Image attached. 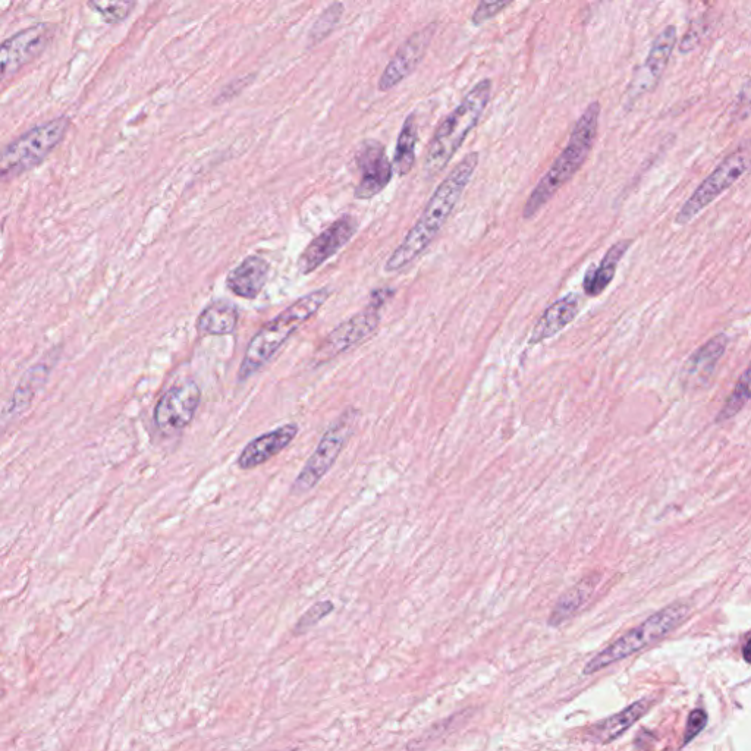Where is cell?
Segmentation results:
<instances>
[{"mask_svg":"<svg viewBox=\"0 0 751 751\" xmlns=\"http://www.w3.org/2000/svg\"><path fill=\"white\" fill-rule=\"evenodd\" d=\"M394 295L395 289H376V291H373L372 295H370L369 306L375 307V309L380 310L383 306H385L386 303H388L389 300H391L392 297H394Z\"/></svg>","mask_w":751,"mask_h":751,"instance_id":"32","label":"cell"},{"mask_svg":"<svg viewBox=\"0 0 751 751\" xmlns=\"http://www.w3.org/2000/svg\"><path fill=\"white\" fill-rule=\"evenodd\" d=\"M509 5H511L509 2H480L477 5L476 11L471 15V23L479 27V25L487 23L492 18L498 17Z\"/></svg>","mask_w":751,"mask_h":751,"instance_id":"30","label":"cell"},{"mask_svg":"<svg viewBox=\"0 0 751 751\" xmlns=\"http://www.w3.org/2000/svg\"><path fill=\"white\" fill-rule=\"evenodd\" d=\"M596 581L584 580L580 584L571 589L570 592L565 593L556 605L555 611L552 612L549 624L559 625L562 622L567 621L577 614L578 609L589 600L593 590H595Z\"/></svg>","mask_w":751,"mask_h":751,"instance_id":"25","label":"cell"},{"mask_svg":"<svg viewBox=\"0 0 751 751\" xmlns=\"http://www.w3.org/2000/svg\"><path fill=\"white\" fill-rule=\"evenodd\" d=\"M355 420H357V411L350 408L335 423L331 424V427L326 430L325 435L320 439L316 451L311 454L307 463L304 464L303 470L292 483L291 495H306L307 492L319 485L320 480L329 473V470L338 461L348 439L353 435Z\"/></svg>","mask_w":751,"mask_h":751,"instance_id":"7","label":"cell"},{"mask_svg":"<svg viewBox=\"0 0 751 751\" xmlns=\"http://www.w3.org/2000/svg\"><path fill=\"white\" fill-rule=\"evenodd\" d=\"M688 614H690V606L685 603L666 606L662 611L656 612L633 630L619 637L614 643L609 644L605 650L597 653L595 658L584 666V675L595 674L612 663L627 659L628 656L636 655L641 650L659 643L672 631L677 630Z\"/></svg>","mask_w":751,"mask_h":751,"instance_id":"5","label":"cell"},{"mask_svg":"<svg viewBox=\"0 0 751 751\" xmlns=\"http://www.w3.org/2000/svg\"><path fill=\"white\" fill-rule=\"evenodd\" d=\"M380 310L375 307L367 306L360 313L354 314L350 319L336 326L335 329L317 348L313 355V361L316 366L328 363L333 358L353 350L358 345L366 342L373 333L377 331L380 325Z\"/></svg>","mask_w":751,"mask_h":751,"instance_id":"10","label":"cell"},{"mask_svg":"<svg viewBox=\"0 0 751 751\" xmlns=\"http://www.w3.org/2000/svg\"><path fill=\"white\" fill-rule=\"evenodd\" d=\"M358 171L361 178L355 188V197L358 200H370L382 193L392 177L394 168L385 153V147L377 141H366L361 144L355 155Z\"/></svg>","mask_w":751,"mask_h":751,"instance_id":"13","label":"cell"},{"mask_svg":"<svg viewBox=\"0 0 751 751\" xmlns=\"http://www.w3.org/2000/svg\"><path fill=\"white\" fill-rule=\"evenodd\" d=\"M55 28L46 23L31 25L0 43V83L39 58L49 46Z\"/></svg>","mask_w":751,"mask_h":751,"instance_id":"11","label":"cell"},{"mask_svg":"<svg viewBox=\"0 0 751 751\" xmlns=\"http://www.w3.org/2000/svg\"><path fill=\"white\" fill-rule=\"evenodd\" d=\"M240 311L229 301H213L201 311L196 329L200 336L231 335L237 329Z\"/></svg>","mask_w":751,"mask_h":751,"instance_id":"23","label":"cell"},{"mask_svg":"<svg viewBox=\"0 0 751 751\" xmlns=\"http://www.w3.org/2000/svg\"><path fill=\"white\" fill-rule=\"evenodd\" d=\"M67 116L31 128L0 150V182L20 177L39 166L68 133Z\"/></svg>","mask_w":751,"mask_h":751,"instance_id":"6","label":"cell"},{"mask_svg":"<svg viewBox=\"0 0 751 751\" xmlns=\"http://www.w3.org/2000/svg\"><path fill=\"white\" fill-rule=\"evenodd\" d=\"M728 338L724 333L713 336L705 345L694 351L688 358L683 369V380L685 385L691 388L703 386L709 382L710 376L715 372L719 360L727 350Z\"/></svg>","mask_w":751,"mask_h":751,"instance_id":"18","label":"cell"},{"mask_svg":"<svg viewBox=\"0 0 751 751\" xmlns=\"http://www.w3.org/2000/svg\"><path fill=\"white\" fill-rule=\"evenodd\" d=\"M747 171H749L747 153L737 150L732 155L725 157L719 163L718 168L696 188L690 199L685 201L684 206L677 213L675 223L684 226L693 221L706 207H709L713 201L721 197L725 191H728Z\"/></svg>","mask_w":751,"mask_h":751,"instance_id":"8","label":"cell"},{"mask_svg":"<svg viewBox=\"0 0 751 751\" xmlns=\"http://www.w3.org/2000/svg\"><path fill=\"white\" fill-rule=\"evenodd\" d=\"M270 266L260 256H248L244 262L232 269L226 278V287L232 294L244 300H254L265 288Z\"/></svg>","mask_w":751,"mask_h":751,"instance_id":"19","label":"cell"},{"mask_svg":"<svg viewBox=\"0 0 751 751\" xmlns=\"http://www.w3.org/2000/svg\"><path fill=\"white\" fill-rule=\"evenodd\" d=\"M599 118V102H593L592 105L587 106L586 111L581 113L568 138L567 146L562 150L561 155L556 157L545 177L540 179L539 184L531 191L523 210V218L526 221L536 218L540 210L580 171L595 144L597 131H599Z\"/></svg>","mask_w":751,"mask_h":751,"instance_id":"2","label":"cell"},{"mask_svg":"<svg viewBox=\"0 0 751 751\" xmlns=\"http://www.w3.org/2000/svg\"><path fill=\"white\" fill-rule=\"evenodd\" d=\"M578 313V298L575 294H568L567 297L559 298L558 301L549 306L537 320L531 333L530 345L540 344L546 339L552 338L556 333L567 328L575 319Z\"/></svg>","mask_w":751,"mask_h":751,"instance_id":"20","label":"cell"},{"mask_svg":"<svg viewBox=\"0 0 751 751\" xmlns=\"http://www.w3.org/2000/svg\"><path fill=\"white\" fill-rule=\"evenodd\" d=\"M749 377L750 370H744L743 376H741L740 380H738L737 386H735L734 391H732L731 397L727 399V402H725L724 408H722L721 413H719L718 417H716V421H718V423L732 419L735 414H738L741 410H743L744 405L747 404V401H749L750 398Z\"/></svg>","mask_w":751,"mask_h":751,"instance_id":"26","label":"cell"},{"mask_svg":"<svg viewBox=\"0 0 751 751\" xmlns=\"http://www.w3.org/2000/svg\"><path fill=\"white\" fill-rule=\"evenodd\" d=\"M200 401L201 389L194 380H184L166 389L153 411L157 430L165 436L181 433L196 417Z\"/></svg>","mask_w":751,"mask_h":751,"instance_id":"9","label":"cell"},{"mask_svg":"<svg viewBox=\"0 0 751 751\" xmlns=\"http://www.w3.org/2000/svg\"><path fill=\"white\" fill-rule=\"evenodd\" d=\"M417 141H419V128H417L416 116L410 115L402 124L397 149H395L394 165H392L399 177H405L413 171L414 163H416Z\"/></svg>","mask_w":751,"mask_h":751,"instance_id":"24","label":"cell"},{"mask_svg":"<svg viewBox=\"0 0 751 751\" xmlns=\"http://www.w3.org/2000/svg\"><path fill=\"white\" fill-rule=\"evenodd\" d=\"M677 39V27L668 25L653 40L646 62H644L643 67L637 69L636 75L631 81L630 90H628V97H630L631 102H636L644 93L655 89L663 72L668 67L669 59H671L672 52L677 46Z\"/></svg>","mask_w":751,"mask_h":751,"instance_id":"15","label":"cell"},{"mask_svg":"<svg viewBox=\"0 0 751 751\" xmlns=\"http://www.w3.org/2000/svg\"><path fill=\"white\" fill-rule=\"evenodd\" d=\"M53 364L42 363L36 364L27 370V373L18 383L17 389H15L14 395H12L11 401L6 405L3 410L2 416H0V427L8 426L11 421L18 419L21 414L25 413L28 408L31 407V402L36 398L37 392L46 385L49 380L50 373H52Z\"/></svg>","mask_w":751,"mask_h":751,"instance_id":"17","label":"cell"},{"mask_svg":"<svg viewBox=\"0 0 751 751\" xmlns=\"http://www.w3.org/2000/svg\"><path fill=\"white\" fill-rule=\"evenodd\" d=\"M298 432H300V427L295 423H289L263 433L259 438L253 439L244 446L238 457V467L241 470H253L266 464L291 445L292 441L297 438Z\"/></svg>","mask_w":751,"mask_h":751,"instance_id":"16","label":"cell"},{"mask_svg":"<svg viewBox=\"0 0 751 751\" xmlns=\"http://www.w3.org/2000/svg\"><path fill=\"white\" fill-rule=\"evenodd\" d=\"M329 297H331V291L328 288L317 289L304 295L300 300L292 303L288 309L281 311L275 319L266 323L248 342L240 370H238V382H247L251 376L266 367L281 351L285 342L304 323L309 322L317 311L322 309Z\"/></svg>","mask_w":751,"mask_h":751,"instance_id":"3","label":"cell"},{"mask_svg":"<svg viewBox=\"0 0 751 751\" xmlns=\"http://www.w3.org/2000/svg\"><path fill=\"white\" fill-rule=\"evenodd\" d=\"M435 33L436 24L426 25V27L421 28L417 33H414L404 45L399 47L394 58L389 61L388 67L380 75V91H385L386 93V91L394 89L408 75L416 71V68L419 67L424 56H426Z\"/></svg>","mask_w":751,"mask_h":751,"instance_id":"14","label":"cell"},{"mask_svg":"<svg viewBox=\"0 0 751 751\" xmlns=\"http://www.w3.org/2000/svg\"><path fill=\"white\" fill-rule=\"evenodd\" d=\"M93 8L108 24H118L127 20L135 8L134 2H91Z\"/></svg>","mask_w":751,"mask_h":751,"instance_id":"29","label":"cell"},{"mask_svg":"<svg viewBox=\"0 0 751 751\" xmlns=\"http://www.w3.org/2000/svg\"><path fill=\"white\" fill-rule=\"evenodd\" d=\"M706 724L707 715L705 710H693L690 713V718H688L687 728H685L684 744H688L691 740H694L705 729Z\"/></svg>","mask_w":751,"mask_h":751,"instance_id":"31","label":"cell"},{"mask_svg":"<svg viewBox=\"0 0 751 751\" xmlns=\"http://www.w3.org/2000/svg\"><path fill=\"white\" fill-rule=\"evenodd\" d=\"M357 228V221L350 215L342 216L338 221L333 222L300 254L297 262L298 272L301 275H309L317 270V267L328 262L342 247L350 243Z\"/></svg>","mask_w":751,"mask_h":751,"instance_id":"12","label":"cell"},{"mask_svg":"<svg viewBox=\"0 0 751 751\" xmlns=\"http://www.w3.org/2000/svg\"><path fill=\"white\" fill-rule=\"evenodd\" d=\"M333 611H335V605H333L331 600H323V602L314 603L311 608L304 612L303 617L298 619L297 624H295V636H303V634H306L311 628L316 627L322 619L331 615Z\"/></svg>","mask_w":751,"mask_h":751,"instance_id":"28","label":"cell"},{"mask_svg":"<svg viewBox=\"0 0 751 751\" xmlns=\"http://www.w3.org/2000/svg\"><path fill=\"white\" fill-rule=\"evenodd\" d=\"M749 650H750V640L747 639L746 644H744V659H746L747 662L750 661Z\"/></svg>","mask_w":751,"mask_h":751,"instance_id":"33","label":"cell"},{"mask_svg":"<svg viewBox=\"0 0 751 751\" xmlns=\"http://www.w3.org/2000/svg\"><path fill=\"white\" fill-rule=\"evenodd\" d=\"M492 97V81L489 78L479 81L460 105L454 109L439 125L424 159V175L436 177L449 165L458 150L463 146L471 131L477 127Z\"/></svg>","mask_w":751,"mask_h":751,"instance_id":"4","label":"cell"},{"mask_svg":"<svg viewBox=\"0 0 751 751\" xmlns=\"http://www.w3.org/2000/svg\"><path fill=\"white\" fill-rule=\"evenodd\" d=\"M649 709V700H640V702L633 703L617 715L603 719L595 727L590 728L587 735H589L590 741H595V743H611V741L617 740L619 735L633 727L637 721H640L649 712Z\"/></svg>","mask_w":751,"mask_h":751,"instance_id":"22","label":"cell"},{"mask_svg":"<svg viewBox=\"0 0 751 751\" xmlns=\"http://www.w3.org/2000/svg\"><path fill=\"white\" fill-rule=\"evenodd\" d=\"M631 240H621L617 244L612 245L605 256H603L602 262L599 266L592 267L587 270L586 276H584L583 289L586 295L589 297H597V295L603 294L606 288L614 281L615 275H617V269L622 257L630 250Z\"/></svg>","mask_w":751,"mask_h":751,"instance_id":"21","label":"cell"},{"mask_svg":"<svg viewBox=\"0 0 751 751\" xmlns=\"http://www.w3.org/2000/svg\"><path fill=\"white\" fill-rule=\"evenodd\" d=\"M479 160V153H470L449 172L448 177L443 179L413 228L405 235L397 250L389 256L385 265L386 272H401L405 267L416 262L438 237L445 223L451 218L455 207L460 203L465 188L470 184L476 172Z\"/></svg>","mask_w":751,"mask_h":751,"instance_id":"1","label":"cell"},{"mask_svg":"<svg viewBox=\"0 0 751 751\" xmlns=\"http://www.w3.org/2000/svg\"><path fill=\"white\" fill-rule=\"evenodd\" d=\"M342 12H344V5L342 3H333V5L323 11V14L317 18L316 23H314L310 31V40L313 45L322 42L323 39H326L335 30L336 24L341 20Z\"/></svg>","mask_w":751,"mask_h":751,"instance_id":"27","label":"cell"}]
</instances>
